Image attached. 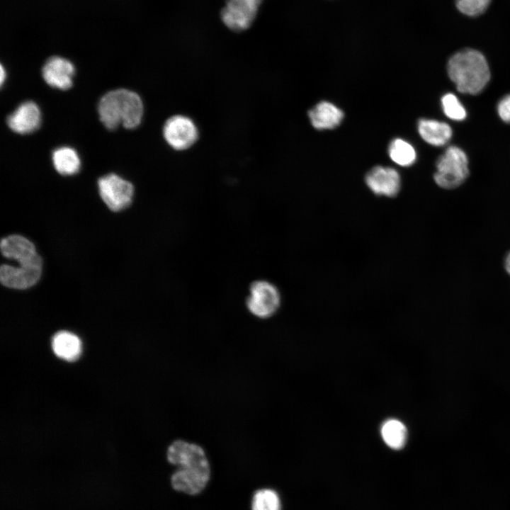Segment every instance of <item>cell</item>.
<instances>
[{
  "instance_id": "1",
  "label": "cell",
  "mask_w": 510,
  "mask_h": 510,
  "mask_svg": "<svg viewBox=\"0 0 510 510\" xmlns=\"http://www.w3.org/2000/svg\"><path fill=\"white\" fill-rule=\"evenodd\" d=\"M166 459L177 467L171 477L174 490L193 496L206 487L210 477V466L201 446L177 439L168 447Z\"/></svg>"
},
{
  "instance_id": "2",
  "label": "cell",
  "mask_w": 510,
  "mask_h": 510,
  "mask_svg": "<svg viewBox=\"0 0 510 510\" xmlns=\"http://www.w3.org/2000/svg\"><path fill=\"white\" fill-rule=\"evenodd\" d=\"M98 113L101 122L108 130H115L120 125L134 129L142 121L144 106L137 93L118 89L107 92L101 98Z\"/></svg>"
},
{
  "instance_id": "3",
  "label": "cell",
  "mask_w": 510,
  "mask_h": 510,
  "mask_svg": "<svg viewBox=\"0 0 510 510\" xmlns=\"http://www.w3.org/2000/svg\"><path fill=\"white\" fill-rule=\"evenodd\" d=\"M447 70L457 90L463 94H480L490 79V71L484 56L470 48L455 53L448 60Z\"/></svg>"
},
{
  "instance_id": "4",
  "label": "cell",
  "mask_w": 510,
  "mask_h": 510,
  "mask_svg": "<svg viewBox=\"0 0 510 510\" xmlns=\"http://www.w3.org/2000/svg\"><path fill=\"white\" fill-rule=\"evenodd\" d=\"M434 174L436 183L446 189L460 186L469 175L466 154L459 147H449L437 159Z\"/></svg>"
},
{
  "instance_id": "5",
  "label": "cell",
  "mask_w": 510,
  "mask_h": 510,
  "mask_svg": "<svg viewBox=\"0 0 510 510\" xmlns=\"http://www.w3.org/2000/svg\"><path fill=\"white\" fill-rule=\"evenodd\" d=\"M280 302L279 290L271 282L258 280L251 284L246 307L253 316L259 319L271 317L278 310Z\"/></svg>"
},
{
  "instance_id": "6",
  "label": "cell",
  "mask_w": 510,
  "mask_h": 510,
  "mask_svg": "<svg viewBox=\"0 0 510 510\" xmlns=\"http://www.w3.org/2000/svg\"><path fill=\"white\" fill-rule=\"evenodd\" d=\"M264 0H226L220 12L222 23L234 32L249 29L254 23Z\"/></svg>"
},
{
  "instance_id": "7",
  "label": "cell",
  "mask_w": 510,
  "mask_h": 510,
  "mask_svg": "<svg viewBox=\"0 0 510 510\" xmlns=\"http://www.w3.org/2000/svg\"><path fill=\"white\" fill-rule=\"evenodd\" d=\"M42 268V260L38 254L31 259L19 263L18 266L3 264L0 268V280L3 285L13 289H27L38 283Z\"/></svg>"
},
{
  "instance_id": "8",
  "label": "cell",
  "mask_w": 510,
  "mask_h": 510,
  "mask_svg": "<svg viewBox=\"0 0 510 510\" xmlns=\"http://www.w3.org/2000/svg\"><path fill=\"white\" fill-rule=\"evenodd\" d=\"M98 192L107 207L113 212L128 208L132 199L134 186L117 174H109L98 180Z\"/></svg>"
},
{
  "instance_id": "9",
  "label": "cell",
  "mask_w": 510,
  "mask_h": 510,
  "mask_svg": "<svg viewBox=\"0 0 510 510\" xmlns=\"http://www.w3.org/2000/svg\"><path fill=\"white\" fill-rule=\"evenodd\" d=\"M163 134L166 142L176 150L189 148L198 137V128L193 121L181 115H174L166 121Z\"/></svg>"
},
{
  "instance_id": "10",
  "label": "cell",
  "mask_w": 510,
  "mask_h": 510,
  "mask_svg": "<svg viewBox=\"0 0 510 510\" xmlns=\"http://www.w3.org/2000/svg\"><path fill=\"white\" fill-rule=\"evenodd\" d=\"M368 188L375 195L392 198L401 188V178L398 171L389 166H375L365 176Z\"/></svg>"
},
{
  "instance_id": "11",
  "label": "cell",
  "mask_w": 510,
  "mask_h": 510,
  "mask_svg": "<svg viewBox=\"0 0 510 510\" xmlns=\"http://www.w3.org/2000/svg\"><path fill=\"white\" fill-rule=\"evenodd\" d=\"M74 72L73 64L59 56L50 57L42 68L45 81L51 87L60 90H67L72 86Z\"/></svg>"
},
{
  "instance_id": "12",
  "label": "cell",
  "mask_w": 510,
  "mask_h": 510,
  "mask_svg": "<svg viewBox=\"0 0 510 510\" xmlns=\"http://www.w3.org/2000/svg\"><path fill=\"white\" fill-rule=\"evenodd\" d=\"M6 123L9 128L18 134L31 133L40 125V108L33 101H25L7 117Z\"/></svg>"
},
{
  "instance_id": "13",
  "label": "cell",
  "mask_w": 510,
  "mask_h": 510,
  "mask_svg": "<svg viewBox=\"0 0 510 510\" xmlns=\"http://www.w3.org/2000/svg\"><path fill=\"white\" fill-rule=\"evenodd\" d=\"M312 125L317 130H331L339 126L344 112L331 102L322 101L308 111Z\"/></svg>"
},
{
  "instance_id": "14",
  "label": "cell",
  "mask_w": 510,
  "mask_h": 510,
  "mask_svg": "<svg viewBox=\"0 0 510 510\" xmlns=\"http://www.w3.org/2000/svg\"><path fill=\"white\" fill-rule=\"evenodd\" d=\"M2 255L18 264L31 259L38 254L34 244L28 239L18 234H12L1 239Z\"/></svg>"
},
{
  "instance_id": "15",
  "label": "cell",
  "mask_w": 510,
  "mask_h": 510,
  "mask_svg": "<svg viewBox=\"0 0 510 510\" xmlns=\"http://www.w3.org/2000/svg\"><path fill=\"white\" fill-rule=\"evenodd\" d=\"M417 130L426 142L436 147L445 145L452 136V130L447 123L431 119H420Z\"/></svg>"
},
{
  "instance_id": "16",
  "label": "cell",
  "mask_w": 510,
  "mask_h": 510,
  "mask_svg": "<svg viewBox=\"0 0 510 510\" xmlns=\"http://www.w3.org/2000/svg\"><path fill=\"white\" fill-rule=\"evenodd\" d=\"M52 348L59 358L73 361L81 354V341L76 334L67 331H60L53 336Z\"/></svg>"
},
{
  "instance_id": "17",
  "label": "cell",
  "mask_w": 510,
  "mask_h": 510,
  "mask_svg": "<svg viewBox=\"0 0 510 510\" xmlns=\"http://www.w3.org/2000/svg\"><path fill=\"white\" fill-rule=\"evenodd\" d=\"M52 161L55 170L64 176L76 174L81 166L78 153L70 147H60L55 149L52 154Z\"/></svg>"
},
{
  "instance_id": "18",
  "label": "cell",
  "mask_w": 510,
  "mask_h": 510,
  "mask_svg": "<svg viewBox=\"0 0 510 510\" xmlns=\"http://www.w3.org/2000/svg\"><path fill=\"white\" fill-rule=\"evenodd\" d=\"M381 436L387 446L399 450L406 443L407 430L402 421L390 419L383 423L381 427Z\"/></svg>"
},
{
  "instance_id": "19",
  "label": "cell",
  "mask_w": 510,
  "mask_h": 510,
  "mask_svg": "<svg viewBox=\"0 0 510 510\" xmlns=\"http://www.w3.org/2000/svg\"><path fill=\"white\" fill-rule=\"evenodd\" d=\"M390 158L401 166L412 165L416 160V153L414 147L401 138L392 140L388 146Z\"/></svg>"
},
{
  "instance_id": "20",
  "label": "cell",
  "mask_w": 510,
  "mask_h": 510,
  "mask_svg": "<svg viewBox=\"0 0 510 510\" xmlns=\"http://www.w3.org/2000/svg\"><path fill=\"white\" fill-rule=\"evenodd\" d=\"M251 507V510H281V504L276 491L263 488L254 494Z\"/></svg>"
},
{
  "instance_id": "21",
  "label": "cell",
  "mask_w": 510,
  "mask_h": 510,
  "mask_svg": "<svg viewBox=\"0 0 510 510\" xmlns=\"http://www.w3.org/2000/svg\"><path fill=\"white\" fill-rule=\"evenodd\" d=\"M441 104L445 115L454 120H462L466 117V111L457 97L450 93L443 96Z\"/></svg>"
},
{
  "instance_id": "22",
  "label": "cell",
  "mask_w": 510,
  "mask_h": 510,
  "mask_svg": "<svg viewBox=\"0 0 510 510\" xmlns=\"http://www.w3.org/2000/svg\"><path fill=\"white\" fill-rule=\"evenodd\" d=\"M491 0H455L458 11L468 16H477L484 13Z\"/></svg>"
},
{
  "instance_id": "23",
  "label": "cell",
  "mask_w": 510,
  "mask_h": 510,
  "mask_svg": "<svg viewBox=\"0 0 510 510\" xmlns=\"http://www.w3.org/2000/svg\"><path fill=\"white\" fill-rule=\"evenodd\" d=\"M497 112L504 122L510 123V94L500 100L497 106Z\"/></svg>"
},
{
  "instance_id": "24",
  "label": "cell",
  "mask_w": 510,
  "mask_h": 510,
  "mask_svg": "<svg viewBox=\"0 0 510 510\" xmlns=\"http://www.w3.org/2000/svg\"><path fill=\"white\" fill-rule=\"evenodd\" d=\"M505 268L508 273L510 275V252L506 256L505 259Z\"/></svg>"
},
{
  "instance_id": "25",
  "label": "cell",
  "mask_w": 510,
  "mask_h": 510,
  "mask_svg": "<svg viewBox=\"0 0 510 510\" xmlns=\"http://www.w3.org/2000/svg\"><path fill=\"white\" fill-rule=\"evenodd\" d=\"M6 72L3 67V66H1V84L2 85L5 79H6Z\"/></svg>"
}]
</instances>
